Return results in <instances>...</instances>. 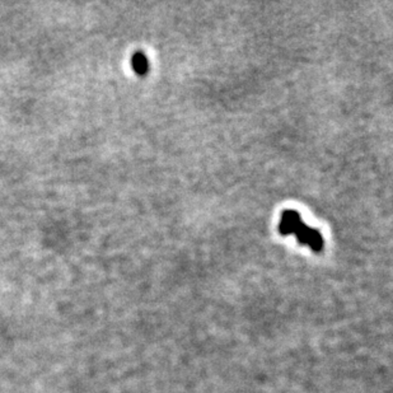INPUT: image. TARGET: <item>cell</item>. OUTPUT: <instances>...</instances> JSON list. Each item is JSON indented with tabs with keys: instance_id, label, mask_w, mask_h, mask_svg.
Here are the masks:
<instances>
[{
	"instance_id": "obj_1",
	"label": "cell",
	"mask_w": 393,
	"mask_h": 393,
	"mask_svg": "<svg viewBox=\"0 0 393 393\" xmlns=\"http://www.w3.org/2000/svg\"><path fill=\"white\" fill-rule=\"evenodd\" d=\"M294 234L300 244H307L314 252H321L323 250V238L317 229L307 227L303 221H300L295 228Z\"/></svg>"
},
{
	"instance_id": "obj_2",
	"label": "cell",
	"mask_w": 393,
	"mask_h": 393,
	"mask_svg": "<svg viewBox=\"0 0 393 393\" xmlns=\"http://www.w3.org/2000/svg\"><path fill=\"white\" fill-rule=\"evenodd\" d=\"M303 221L300 219V215L294 210H285L283 213V216H281V220H280L279 224V232L283 236H289V234L294 233L295 228L298 227V224Z\"/></svg>"
},
{
	"instance_id": "obj_3",
	"label": "cell",
	"mask_w": 393,
	"mask_h": 393,
	"mask_svg": "<svg viewBox=\"0 0 393 393\" xmlns=\"http://www.w3.org/2000/svg\"><path fill=\"white\" fill-rule=\"evenodd\" d=\"M131 64H133V69L138 75H145L149 70V61L143 52H137L133 56Z\"/></svg>"
}]
</instances>
